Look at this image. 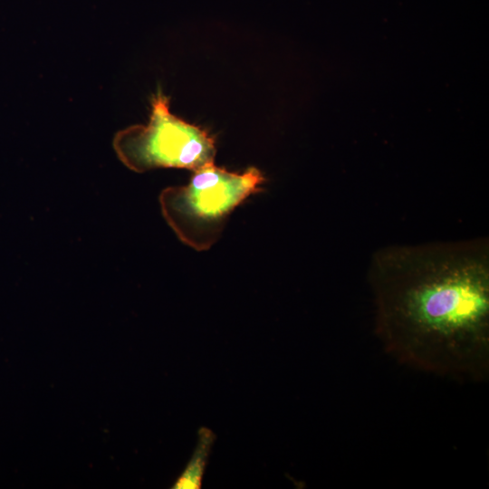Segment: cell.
Returning a JSON list of instances; mask_svg holds the SVG:
<instances>
[{
	"label": "cell",
	"instance_id": "4",
	"mask_svg": "<svg viewBox=\"0 0 489 489\" xmlns=\"http://www.w3.org/2000/svg\"><path fill=\"white\" fill-rule=\"evenodd\" d=\"M216 440L214 432L205 427L198 430L197 443L183 472L173 484L174 489H200L209 455Z\"/></svg>",
	"mask_w": 489,
	"mask_h": 489
},
{
	"label": "cell",
	"instance_id": "1",
	"mask_svg": "<svg viewBox=\"0 0 489 489\" xmlns=\"http://www.w3.org/2000/svg\"><path fill=\"white\" fill-rule=\"evenodd\" d=\"M368 278L375 331L392 358L455 381L488 379L487 240L385 246Z\"/></svg>",
	"mask_w": 489,
	"mask_h": 489
},
{
	"label": "cell",
	"instance_id": "2",
	"mask_svg": "<svg viewBox=\"0 0 489 489\" xmlns=\"http://www.w3.org/2000/svg\"><path fill=\"white\" fill-rule=\"evenodd\" d=\"M264 182L261 171L254 167L235 173L211 163L194 171L186 186L164 189L161 210L178 238L196 250H206L231 212L260 192Z\"/></svg>",
	"mask_w": 489,
	"mask_h": 489
},
{
	"label": "cell",
	"instance_id": "3",
	"mask_svg": "<svg viewBox=\"0 0 489 489\" xmlns=\"http://www.w3.org/2000/svg\"><path fill=\"white\" fill-rule=\"evenodd\" d=\"M121 162L135 172L157 168L192 170L215 163V139L203 129L175 116L169 101L161 92L151 100V113L146 125H134L119 131L113 139Z\"/></svg>",
	"mask_w": 489,
	"mask_h": 489
}]
</instances>
